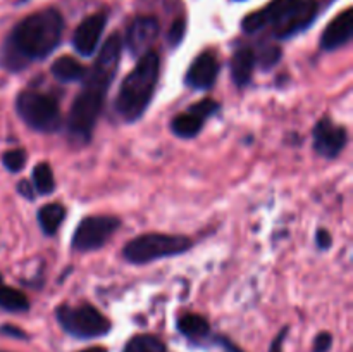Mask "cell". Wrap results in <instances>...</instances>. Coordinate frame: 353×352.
I'll return each mask as SVG.
<instances>
[{
    "mask_svg": "<svg viewBox=\"0 0 353 352\" xmlns=\"http://www.w3.org/2000/svg\"><path fill=\"white\" fill-rule=\"evenodd\" d=\"M0 352H4V351H0Z\"/></svg>",
    "mask_w": 353,
    "mask_h": 352,
    "instance_id": "836d02e7",
    "label": "cell"
},
{
    "mask_svg": "<svg viewBox=\"0 0 353 352\" xmlns=\"http://www.w3.org/2000/svg\"><path fill=\"white\" fill-rule=\"evenodd\" d=\"M80 352H107V349H104V347H88V349H85V351H80Z\"/></svg>",
    "mask_w": 353,
    "mask_h": 352,
    "instance_id": "d6a6232c",
    "label": "cell"
},
{
    "mask_svg": "<svg viewBox=\"0 0 353 352\" xmlns=\"http://www.w3.org/2000/svg\"><path fill=\"white\" fill-rule=\"evenodd\" d=\"M184 35H186V21L183 18H178L176 21L171 25L169 33H167V40H169L171 47H178L183 42Z\"/></svg>",
    "mask_w": 353,
    "mask_h": 352,
    "instance_id": "484cf974",
    "label": "cell"
},
{
    "mask_svg": "<svg viewBox=\"0 0 353 352\" xmlns=\"http://www.w3.org/2000/svg\"><path fill=\"white\" fill-rule=\"evenodd\" d=\"M119 227L121 220L116 216H87L74 230L71 245L80 252L97 251L111 240Z\"/></svg>",
    "mask_w": 353,
    "mask_h": 352,
    "instance_id": "52a82bcc",
    "label": "cell"
},
{
    "mask_svg": "<svg viewBox=\"0 0 353 352\" xmlns=\"http://www.w3.org/2000/svg\"><path fill=\"white\" fill-rule=\"evenodd\" d=\"M288 330H290V328H288V327H284L283 330H281L279 333L276 335V338H274V340L270 342L269 352H283V342H284V338H286V335H288Z\"/></svg>",
    "mask_w": 353,
    "mask_h": 352,
    "instance_id": "4dcf8cb0",
    "label": "cell"
},
{
    "mask_svg": "<svg viewBox=\"0 0 353 352\" xmlns=\"http://www.w3.org/2000/svg\"><path fill=\"white\" fill-rule=\"evenodd\" d=\"M159 21L153 16H138L133 19L126 33V47L129 52L136 57L150 52V47L159 37Z\"/></svg>",
    "mask_w": 353,
    "mask_h": 352,
    "instance_id": "8fae6325",
    "label": "cell"
},
{
    "mask_svg": "<svg viewBox=\"0 0 353 352\" xmlns=\"http://www.w3.org/2000/svg\"><path fill=\"white\" fill-rule=\"evenodd\" d=\"M0 333L6 335V337H11V338H18V340H28V333H26L23 328L14 327V324H2L0 327Z\"/></svg>",
    "mask_w": 353,
    "mask_h": 352,
    "instance_id": "83f0119b",
    "label": "cell"
},
{
    "mask_svg": "<svg viewBox=\"0 0 353 352\" xmlns=\"http://www.w3.org/2000/svg\"><path fill=\"white\" fill-rule=\"evenodd\" d=\"M105 25H107V12H95L88 16L78 25L73 35V47L80 56L90 57L97 50L102 39Z\"/></svg>",
    "mask_w": 353,
    "mask_h": 352,
    "instance_id": "30bf717a",
    "label": "cell"
},
{
    "mask_svg": "<svg viewBox=\"0 0 353 352\" xmlns=\"http://www.w3.org/2000/svg\"><path fill=\"white\" fill-rule=\"evenodd\" d=\"M298 0H272L266 8L259 9V11L252 12V14L246 16L242 21V28L245 33H257L260 30L267 28V26H274Z\"/></svg>",
    "mask_w": 353,
    "mask_h": 352,
    "instance_id": "4fadbf2b",
    "label": "cell"
},
{
    "mask_svg": "<svg viewBox=\"0 0 353 352\" xmlns=\"http://www.w3.org/2000/svg\"><path fill=\"white\" fill-rule=\"evenodd\" d=\"M0 307L9 313H26L30 309L28 297L14 287H9L0 278Z\"/></svg>",
    "mask_w": 353,
    "mask_h": 352,
    "instance_id": "ffe728a7",
    "label": "cell"
},
{
    "mask_svg": "<svg viewBox=\"0 0 353 352\" xmlns=\"http://www.w3.org/2000/svg\"><path fill=\"white\" fill-rule=\"evenodd\" d=\"M219 74V61L212 52H202L197 59L191 63L188 70L186 81L188 87L195 90H208L215 83Z\"/></svg>",
    "mask_w": 353,
    "mask_h": 352,
    "instance_id": "5bb4252c",
    "label": "cell"
},
{
    "mask_svg": "<svg viewBox=\"0 0 353 352\" xmlns=\"http://www.w3.org/2000/svg\"><path fill=\"white\" fill-rule=\"evenodd\" d=\"M348 142L345 126L332 123L331 118H322L314 128V149L325 159H334L341 154Z\"/></svg>",
    "mask_w": 353,
    "mask_h": 352,
    "instance_id": "9c48e42d",
    "label": "cell"
},
{
    "mask_svg": "<svg viewBox=\"0 0 353 352\" xmlns=\"http://www.w3.org/2000/svg\"><path fill=\"white\" fill-rule=\"evenodd\" d=\"M64 216H66V209H64L63 204L59 203H52L40 207L39 223L43 234H45L47 237H54V235L57 234V230H59L61 225H63Z\"/></svg>",
    "mask_w": 353,
    "mask_h": 352,
    "instance_id": "ac0fdd59",
    "label": "cell"
},
{
    "mask_svg": "<svg viewBox=\"0 0 353 352\" xmlns=\"http://www.w3.org/2000/svg\"><path fill=\"white\" fill-rule=\"evenodd\" d=\"M178 330L181 335H184L190 340H204L208 333H211V324L200 314H183L178 320Z\"/></svg>",
    "mask_w": 353,
    "mask_h": 352,
    "instance_id": "e0dca14e",
    "label": "cell"
},
{
    "mask_svg": "<svg viewBox=\"0 0 353 352\" xmlns=\"http://www.w3.org/2000/svg\"><path fill=\"white\" fill-rule=\"evenodd\" d=\"M159 56L156 52H147L140 57L135 70L122 80L114 109L125 121H138L147 111L159 81Z\"/></svg>",
    "mask_w": 353,
    "mask_h": 352,
    "instance_id": "3957f363",
    "label": "cell"
},
{
    "mask_svg": "<svg viewBox=\"0 0 353 352\" xmlns=\"http://www.w3.org/2000/svg\"><path fill=\"white\" fill-rule=\"evenodd\" d=\"M317 12V0H298L297 4L272 26V35L279 40H288L305 32L315 21Z\"/></svg>",
    "mask_w": 353,
    "mask_h": 352,
    "instance_id": "ba28073f",
    "label": "cell"
},
{
    "mask_svg": "<svg viewBox=\"0 0 353 352\" xmlns=\"http://www.w3.org/2000/svg\"><path fill=\"white\" fill-rule=\"evenodd\" d=\"M188 111H191L193 114L200 116V118L207 119L219 111V104L215 101H212V99H204V101H200V102H195V104L191 105Z\"/></svg>",
    "mask_w": 353,
    "mask_h": 352,
    "instance_id": "cb8c5ba5",
    "label": "cell"
},
{
    "mask_svg": "<svg viewBox=\"0 0 353 352\" xmlns=\"http://www.w3.org/2000/svg\"><path fill=\"white\" fill-rule=\"evenodd\" d=\"M18 194L21 197H25L26 200H32V203L36 199L35 189H33V185L28 180H23V182L18 183Z\"/></svg>",
    "mask_w": 353,
    "mask_h": 352,
    "instance_id": "f546056e",
    "label": "cell"
},
{
    "mask_svg": "<svg viewBox=\"0 0 353 352\" xmlns=\"http://www.w3.org/2000/svg\"><path fill=\"white\" fill-rule=\"evenodd\" d=\"M16 112L32 130L56 133L63 126L59 101L39 90H23L16 97Z\"/></svg>",
    "mask_w": 353,
    "mask_h": 352,
    "instance_id": "277c9868",
    "label": "cell"
},
{
    "mask_svg": "<svg viewBox=\"0 0 353 352\" xmlns=\"http://www.w3.org/2000/svg\"><path fill=\"white\" fill-rule=\"evenodd\" d=\"M205 119L200 116L193 114L191 111L183 112V114H178L176 118L171 121V130L176 136L180 138H193L200 133V130L204 128Z\"/></svg>",
    "mask_w": 353,
    "mask_h": 352,
    "instance_id": "d6986e66",
    "label": "cell"
},
{
    "mask_svg": "<svg viewBox=\"0 0 353 352\" xmlns=\"http://www.w3.org/2000/svg\"><path fill=\"white\" fill-rule=\"evenodd\" d=\"M353 35V9L348 8L343 12H339L322 32L321 47L322 52H332V50L345 47L352 40Z\"/></svg>",
    "mask_w": 353,
    "mask_h": 352,
    "instance_id": "7c38bea8",
    "label": "cell"
},
{
    "mask_svg": "<svg viewBox=\"0 0 353 352\" xmlns=\"http://www.w3.org/2000/svg\"><path fill=\"white\" fill-rule=\"evenodd\" d=\"M215 342H217V344L221 345V347L224 349L226 352H243L242 349H239L238 345L233 344V342L229 340L228 337H217V338H215Z\"/></svg>",
    "mask_w": 353,
    "mask_h": 352,
    "instance_id": "1f68e13d",
    "label": "cell"
},
{
    "mask_svg": "<svg viewBox=\"0 0 353 352\" xmlns=\"http://www.w3.org/2000/svg\"><path fill=\"white\" fill-rule=\"evenodd\" d=\"M191 245L193 242L183 235L145 234L129 240L122 249V256L133 265H149L159 259L184 254Z\"/></svg>",
    "mask_w": 353,
    "mask_h": 352,
    "instance_id": "5b68a950",
    "label": "cell"
},
{
    "mask_svg": "<svg viewBox=\"0 0 353 352\" xmlns=\"http://www.w3.org/2000/svg\"><path fill=\"white\" fill-rule=\"evenodd\" d=\"M315 244H317V247L321 249V251H328L332 245L331 234H329L328 230H324V228H319L317 234H315Z\"/></svg>",
    "mask_w": 353,
    "mask_h": 352,
    "instance_id": "f1b7e54d",
    "label": "cell"
},
{
    "mask_svg": "<svg viewBox=\"0 0 353 352\" xmlns=\"http://www.w3.org/2000/svg\"><path fill=\"white\" fill-rule=\"evenodd\" d=\"M121 52V37L112 33L102 45L92 70H87L83 87L74 99L67 116V133L74 145H87L92 140L107 92L118 73Z\"/></svg>",
    "mask_w": 353,
    "mask_h": 352,
    "instance_id": "6da1fadb",
    "label": "cell"
},
{
    "mask_svg": "<svg viewBox=\"0 0 353 352\" xmlns=\"http://www.w3.org/2000/svg\"><path fill=\"white\" fill-rule=\"evenodd\" d=\"M332 347V335L329 331H321L317 337L314 338L312 344V352H329Z\"/></svg>",
    "mask_w": 353,
    "mask_h": 352,
    "instance_id": "4316f807",
    "label": "cell"
},
{
    "mask_svg": "<svg viewBox=\"0 0 353 352\" xmlns=\"http://www.w3.org/2000/svg\"><path fill=\"white\" fill-rule=\"evenodd\" d=\"M26 161H28V154L25 149H14L8 150L2 156V164L6 166V169L11 171V173H19L23 167L26 166Z\"/></svg>",
    "mask_w": 353,
    "mask_h": 352,
    "instance_id": "603a6c76",
    "label": "cell"
},
{
    "mask_svg": "<svg viewBox=\"0 0 353 352\" xmlns=\"http://www.w3.org/2000/svg\"><path fill=\"white\" fill-rule=\"evenodd\" d=\"M33 189L39 196H50L56 190V178H54L52 167L47 163H40L33 167L32 173Z\"/></svg>",
    "mask_w": 353,
    "mask_h": 352,
    "instance_id": "44dd1931",
    "label": "cell"
},
{
    "mask_svg": "<svg viewBox=\"0 0 353 352\" xmlns=\"http://www.w3.org/2000/svg\"><path fill=\"white\" fill-rule=\"evenodd\" d=\"M56 316L66 333L83 340L104 337L112 328L109 318H105L97 307L90 304H81V306L61 304L56 309Z\"/></svg>",
    "mask_w": 353,
    "mask_h": 352,
    "instance_id": "8992f818",
    "label": "cell"
},
{
    "mask_svg": "<svg viewBox=\"0 0 353 352\" xmlns=\"http://www.w3.org/2000/svg\"><path fill=\"white\" fill-rule=\"evenodd\" d=\"M52 74L63 83H74V81H83V78L87 76V68L78 63L74 57L63 56L54 61Z\"/></svg>",
    "mask_w": 353,
    "mask_h": 352,
    "instance_id": "2e32d148",
    "label": "cell"
},
{
    "mask_svg": "<svg viewBox=\"0 0 353 352\" xmlns=\"http://www.w3.org/2000/svg\"><path fill=\"white\" fill-rule=\"evenodd\" d=\"M279 59H281V49L279 47H274V45L266 47V49H262L255 56V61H259V63L262 64L264 70H267V68H272Z\"/></svg>",
    "mask_w": 353,
    "mask_h": 352,
    "instance_id": "d4e9b609",
    "label": "cell"
},
{
    "mask_svg": "<svg viewBox=\"0 0 353 352\" xmlns=\"http://www.w3.org/2000/svg\"><path fill=\"white\" fill-rule=\"evenodd\" d=\"M122 352H167V349L159 337L143 333L129 338Z\"/></svg>",
    "mask_w": 353,
    "mask_h": 352,
    "instance_id": "7402d4cb",
    "label": "cell"
},
{
    "mask_svg": "<svg viewBox=\"0 0 353 352\" xmlns=\"http://www.w3.org/2000/svg\"><path fill=\"white\" fill-rule=\"evenodd\" d=\"M63 30V14L54 8L26 16L0 49V66L18 73L35 61H43L59 47Z\"/></svg>",
    "mask_w": 353,
    "mask_h": 352,
    "instance_id": "7a4b0ae2",
    "label": "cell"
},
{
    "mask_svg": "<svg viewBox=\"0 0 353 352\" xmlns=\"http://www.w3.org/2000/svg\"><path fill=\"white\" fill-rule=\"evenodd\" d=\"M255 52L250 47L238 49L231 57V76L238 87H245L252 80V73L255 70Z\"/></svg>",
    "mask_w": 353,
    "mask_h": 352,
    "instance_id": "9a60e30c",
    "label": "cell"
}]
</instances>
